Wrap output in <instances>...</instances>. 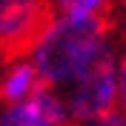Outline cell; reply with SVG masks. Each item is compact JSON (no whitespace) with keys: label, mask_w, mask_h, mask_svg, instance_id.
I'll use <instances>...</instances> for the list:
<instances>
[{"label":"cell","mask_w":126,"mask_h":126,"mask_svg":"<svg viewBox=\"0 0 126 126\" xmlns=\"http://www.w3.org/2000/svg\"><path fill=\"white\" fill-rule=\"evenodd\" d=\"M109 52L106 23L97 12L66 9L52 17L49 26L32 46V63L37 66L43 83H75Z\"/></svg>","instance_id":"6da1fadb"},{"label":"cell","mask_w":126,"mask_h":126,"mask_svg":"<svg viewBox=\"0 0 126 126\" xmlns=\"http://www.w3.org/2000/svg\"><path fill=\"white\" fill-rule=\"evenodd\" d=\"M115 103H120V75L112 52H106L89 72H83L72 83L69 112L72 120L92 123V120L103 118L106 112H112Z\"/></svg>","instance_id":"7a4b0ae2"},{"label":"cell","mask_w":126,"mask_h":126,"mask_svg":"<svg viewBox=\"0 0 126 126\" xmlns=\"http://www.w3.org/2000/svg\"><path fill=\"white\" fill-rule=\"evenodd\" d=\"M49 20L46 0H0V49L9 55L32 49Z\"/></svg>","instance_id":"3957f363"},{"label":"cell","mask_w":126,"mask_h":126,"mask_svg":"<svg viewBox=\"0 0 126 126\" xmlns=\"http://www.w3.org/2000/svg\"><path fill=\"white\" fill-rule=\"evenodd\" d=\"M72 112L52 89L37 86V92L26 100L15 103L0 118V126H69Z\"/></svg>","instance_id":"277c9868"},{"label":"cell","mask_w":126,"mask_h":126,"mask_svg":"<svg viewBox=\"0 0 126 126\" xmlns=\"http://www.w3.org/2000/svg\"><path fill=\"white\" fill-rule=\"evenodd\" d=\"M37 86H43V78H40L37 66L34 63H17L0 83V97L9 103H20L29 94L37 92Z\"/></svg>","instance_id":"5b68a950"},{"label":"cell","mask_w":126,"mask_h":126,"mask_svg":"<svg viewBox=\"0 0 126 126\" xmlns=\"http://www.w3.org/2000/svg\"><path fill=\"white\" fill-rule=\"evenodd\" d=\"M89 126H126V112H106L103 118H97V120H92Z\"/></svg>","instance_id":"8992f818"},{"label":"cell","mask_w":126,"mask_h":126,"mask_svg":"<svg viewBox=\"0 0 126 126\" xmlns=\"http://www.w3.org/2000/svg\"><path fill=\"white\" fill-rule=\"evenodd\" d=\"M100 6H106V0H72L66 9H83V12H97ZM66 9H60V12H66Z\"/></svg>","instance_id":"52a82bcc"},{"label":"cell","mask_w":126,"mask_h":126,"mask_svg":"<svg viewBox=\"0 0 126 126\" xmlns=\"http://www.w3.org/2000/svg\"><path fill=\"white\" fill-rule=\"evenodd\" d=\"M118 75H120V106H123V112H126V55H123V60L118 63Z\"/></svg>","instance_id":"ba28073f"}]
</instances>
